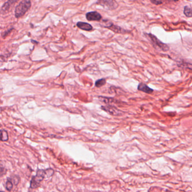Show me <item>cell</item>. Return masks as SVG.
Returning <instances> with one entry per match:
<instances>
[{
    "mask_svg": "<svg viewBox=\"0 0 192 192\" xmlns=\"http://www.w3.org/2000/svg\"><path fill=\"white\" fill-rule=\"evenodd\" d=\"M96 3L111 10H115L119 6L118 2L115 0H97Z\"/></svg>",
    "mask_w": 192,
    "mask_h": 192,
    "instance_id": "4",
    "label": "cell"
},
{
    "mask_svg": "<svg viewBox=\"0 0 192 192\" xmlns=\"http://www.w3.org/2000/svg\"><path fill=\"white\" fill-rule=\"evenodd\" d=\"M77 26L79 29L85 31H91L93 29L92 25L86 22L78 21L77 23Z\"/></svg>",
    "mask_w": 192,
    "mask_h": 192,
    "instance_id": "7",
    "label": "cell"
},
{
    "mask_svg": "<svg viewBox=\"0 0 192 192\" xmlns=\"http://www.w3.org/2000/svg\"><path fill=\"white\" fill-rule=\"evenodd\" d=\"M137 90L147 94H151L153 92V90L151 89L148 85L145 83H140L137 86Z\"/></svg>",
    "mask_w": 192,
    "mask_h": 192,
    "instance_id": "8",
    "label": "cell"
},
{
    "mask_svg": "<svg viewBox=\"0 0 192 192\" xmlns=\"http://www.w3.org/2000/svg\"><path fill=\"white\" fill-rule=\"evenodd\" d=\"M9 140V135L4 130H0V141H6Z\"/></svg>",
    "mask_w": 192,
    "mask_h": 192,
    "instance_id": "10",
    "label": "cell"
},
{
    "mask_svg": "<svg viewBox=\"0 0 192 192\" xmlns=\"http://www.w3.org/2000/svg\"><path fill=\"white\" fill-rule=\"evenodd\" d=\"M184 14L187 17L191 18L192 17V9L188 6H185L184 7Z\"/></svg>",
    "mask_w": 192,
    "mask_h": 192,
    "instance_id": "11",
    "label": "cell"
},
{
    "mask_svg": "<svg viewBox=\"0 0 192 192\" xmlns=\"http://www.w3.org/2000/svg\"><path fill=\"white\" fill-rule=\"evenodd\" d=\"M105 28L109 29L110 30L112 31L113 32H114L115 33H122V34H125L126 32H128L127 31H126L125 29H123L122 28L118 27L116 25H115L113 23H110V24L108 25H105L104 26Z\"/></svg>",
    "mask_w": 192,
    "mask_h": 192,
    "instance_id": "6",
    "label": "cell"
},
{
    "mask_svg": "<svg viewBox=\"0 0 192 192\" xmlns=\"http://www.w3.org/2000/svg\"><path fill=\"white\" fill-rule=\"evenodd\" d=\"M31 7V0H22L15 8V16L17 18L22 17Z\"/></svg>",
    "mask_w": 192,
    "mask_h": 192,
    "instance_id": "2",
    "label": "cell"
},
{
    "mask_svg": "<svg viewBox=\"0 0 192 192\" xmlns=\"http://www.w3.org/2000/svg\"><path fill=\"white\" fill-rule=\"evenodd\" d=\"M17 1L18 0H8L7 2H6V3H5L3 4V5L2 7V10L3 11H6L7 10H8L9 9V8L10 7V6L15 3V2H17Z\"/></svg>",
    "mask_w": 192,
    "mask_h": 192,
    "instance_id": "9",
    "label": "cell"
},
{
    "mask_svg": "<svg viewBox=\"0 0 192 192\" xmlns=\"http://www.w3.org/2000/svg\"><path fill=\"white\" fill-rule=\"evenodd\" d=\"M106 83V80L104 78H101L97 80L95 82V86L97 87H100Z\"/></svg>",
    "mask_w": 192,
    "mask_h": 192,
    "instance_id": "12",
    "label": "cell"
},
{
    "mask_svg": "<svg viewBox=\"0 0 192 192\" xmlns=\"http://www.w3.org/2000/svg\"><path fill=\"white\" fill-rule=\"evenodd\" d=\"M173 1H175V2H177V1H178L179 0H173Z\"/></svg>",
    "mask_w": 192,
    "mask_h": 192,
    "instance_id": "15",
    "label": "cell"
},
{
    "mask_svg": "<svg viewBox=\"0 0 192 192\" xmlns=\"http://www.w3.org/2000/svg\"><path fill=\"white\" fill-rule=\"evenodd\" d=\"M151 2L155 5H161L162 4L163 2L161 0H150Z\"/></svg>",
    "mask_w": 192,
    "mask_h": 192,
    "instance_id": "14",
    "label": "cell"
},
{
    "mask_svg": "<svg viewBox=\"0 0 192 192\" xmlns=\"http://www.w3.org/2000/svg\"><path fill=\"white\" fill-rule=\"evenodd\" d=\"M54 173V170L49 169L46 170H38L36 176L32 177L31 181V188L32 189H36L38 188L41 182L43 180L44 177H49L51 176Z\"/></svg>",
    "mask_w": 192,
    "mask_h": 192,
    "instance_id": "1",
    "label": "cell"
},
{
    "mask_svg": "<svg viewBox=\"0 0 192 192\" xmlns=\"http://www.w3.org/2000/svg\"><path fill=\"white\" fill-rule=\"evenodd\" d=\"M13 188V184L10 179L9 178L6 183V189L8 191H11Z\"/></svg>",
    "mask_w": 192,
    "mask_h": 192,
    "instance_id": "13",
    "label": "cell"
},
{
    "mask_svg": "<svg viewBox=\"0 0 192 192\" xmlns=\"http://www.w3.org/2000/svg\"><path fill=\"white\" fill-rule=\"evenodd\" d=\"M86 18L89 21H99L102 19L101 14L97 11L87 13L86 14Z\"/></svg>",
    "mask_w": 192,
    "mask_h": 192,
    "instance_id": "5",
    "label": "cell"
},
{
    "mask_svg": "<svg viewBox=\"0 0 192 192\" xmlns=\"http://www.w3.org/2000/svg\"><path fill=\"white\" fill-rule=\"evenodd\" d=\"M145 35L147 36H148V37L150 39V40L151 41L153 45L154 46H156V48L159 49L161 50L164 51V52H166L168 51L170 49V47L166 43L162 42V41H161L159 39H158L155 36H154L153 34L152 33H147L145 34Z\"/></svg>",
    "mask_w": 192,
    "mask_h": 192,
    "instance_id": "3",
    "label": "cell"
}]
</instances>
